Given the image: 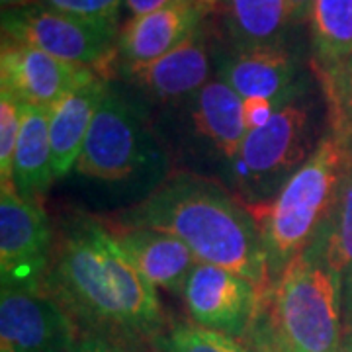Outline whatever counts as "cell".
I'll use <instances>...</instances> for the list:
<instances>
[{"label": "cell", "mask_w": 352, "mask_h": 352, "mask_svg": "<svg viewBox=\"0 0 352 352\" xmlns=\"http://www.w3.org/2000/svg\"><path fill=\"white\" fill-rule=\"evenodd\" d=\"M53 233L45 292L75 323L124 344L155 339L163 327L157 288L135 268L110 227L94 215L67 212Z\"/></svg>", "instance_id": "obj_1"}, {"label": "cell", "mask_w": 352, "mask_h": 352, "mask_svg": "<svg viewBox=\"0 0 352 352\" xmlns=\"http://www.w3.org/2000/svg\"><path fill=\"white\" fill-rule=\"evenodd\" d=\"M112 226L145 227L180 239L204 264H214L270 289L256 217L208 178L176 175L145 200L113 215Z\"/></svg>", "instance_id": "obj_2"}, {"label": "cell", "mask_w": 352, "mask_h": 352, "mask_svg": "<svg viewBox=\"0 0 352 352\" xmlns=\"http://www.w3.org/2000/svg\"><path fill=\"white\" fill-rule=\"evenodd\" d=\"M351 164L349 155L331 135L317 143L305 163L278 190L261 215L270 286L298 254L314 243L333 215Z\"/></svg>", "instance_id": "obj_3"}, {"label": "cell", "mask_w": 352, "mask_h": 352, "mask_svg": "<svg viewBox=\"0 0 352 352\" xmlns=\"http://www.w3.org/2000/svg\"><path fill=\"white\" fill-rule=\"evenodd\" d=\"M263 307L289 352H339L342 280L321 237L302 251L264 294Z\"/></svg>", "instance_id": "obj_4"}, {"label": "cell", "mask_w": 352, "mask_h": 352, "mask_svg": "<svg viewBox=\"0 0 352 352\" xmlns=\"http://www.w3.org/2000/svg\"><path fill=\"white\" fill-rule=\"evenodd\" d=\"M311 112L298 100L280 106L266 126L252 129L235 159L241 188L264 198L286 184L311 153Z\"/></svg>", "instance_id": "obj_5"}, {"label": "cell", "mask_w": 352, "mask_h": 352, "mask_svg": "<svg viewBox=\"0 0 352 352\" xmlns=\"http://www.w3.org/2000/svg\"><path fill=\"white\" fill-rule=\"evenodd\" d=\"M2 38L45 51L67 63L102 71L118 55V28L80 20L43 4L2 12Z\"/></svg>", "instance_id": "obj_6"}, {"label": "cell", "mask_w": 352, "mask_h": 352, "mask_svg": "<svg viewBox=\"0 0 352 352\" xmlns=\"http://www.w3.org/2000/svg\"><path fill=\"white\" fill-rule=\"evenodd\" d=\"M55 233L50 217L34 198L12 182L0 186V282L2 288L45 292L53 261Z\"/></svg>", "instance_id": "obj_7"}, {"label": "cell", "mask_w": 352, "mask_h": 352, "mask_svg": "<svg viewBox=\"0 0 352 352\" xmlns=\"http://www.w3.org/2000/svg\"><path fill=\"white\" fill-rule=\"evenodd\" d=\"M153 159L149 133L131 104L106 87L75 164L88 178L118 182L138 175Z\"/></svg>", "instance_id": "obj_8"}, {"label": "cell", "mask_w": 352, "mask_h": 352, "mask_svg": "<svg viewBox=\"0 0 352 352\" xmlns=\"http://www.w3.org/2000/svg\"><path fill=\"white\" fill-rule=\"evenodd\" d=\"M184 303L196 325L243 340L261 311L264 294L235 272L198 263L184 286Z\"/></svg>", "instance_id": "obj_9"}, {"label": "cell", "mask_w": 352, "mask_h": 352, "mask_svg": "<svg viewBox=\"0 0 352 352\" xmlns=\"http://www.w3.org/2000/svg\"><path fill=\"white\" fill-rule=\"evenodd\" d=\"M75 319L47 292L2 288L0 352H73Z\"/></svg>", "instance_id": "obj_10"}, {"label": "cell", "mask_w": 352, "mask_h": 352, "mask_svg": "<svg viewBox=\"0 0 352 352\" xmlns=\"http://www.w3.org/2000/svg\"><path fill=\"white\" fill-rule=\"evenodd\" d=\"M98 73L67 63L45 51L2 38L0 87L12 92L22 104L51 108L53 104Z\"/></svg>", "instance_id": "obj_11"}, {"label": "cell", "mask_w": 352, "mask_h": 352, "mask_svg": "<svg viewBox=\"0 0 352 352\" xmlns=\"http://www.w3.org/2000/svg\"><path fill=\"white\" fill-rule=\"evenodd\" d=\"M210 53L198 30L175 50L145 63H122V75L161 102L192 98L210 82Z\"/></svg>", "instance_id": "obj_12"}, {"label": "cell", "mask_w": 352, "mask_h": 352, "mask_svg": "<svg viewBox=\"0 0 352 352\" xmlns=\"http://www.w3.org/2000/svg\"><path fill=\"white\" fill-rule=\"evenodd\" d=\"M217 73L241 98H268L278 106L296 98L298 69L282 45L233 51L219 59Z\"/></svg>", "instance_id": "obj_13"}, {"label": "cell", "mask_w": 352, "mask_h": 352, "mask_svg": "<svg viewBox=\"0 0 352 352\" xmlns=\"http://www.w3.org/2000/svg\"><path fill=\"white\" fill-rule=\"evenodd\" d=\"M206 14L198 0H178L157 12L129 18L118 32V53L124 63L153 61L196 34Z\"/></svg>", "instance_id": "obj_14"}, {"label": "cell", "mask_w": 352, "mask_h": 352, "mask_svg": "<svg viewBox=\"0 0 352 352\" xmlns=\"http://www.w3.org/2000/svg\"><path fill=\"white\" fill-rule=\"evenodd\" d=\"M108 227L149 284L175 294L184 292L192 270L200 261L182 241L145 227Z\"/></svg>", "instance_id": "obj_15"}, {"label": "cell", "mask_w": 352, "mask_h": 352, "mask_svg": "<svg viewBox=\"0 0 352 352\" xmlns=\"http://www.w3.org/2000/svg\"><path fill=\"white\" fill-rule=\"evenodd\" d=\"M104 92L106 82L100 75H96L65 94L50 108V139L55 178H63L71 173V168H75Z\"/></svg>", "instance_id": "obj_16"}, {"label": "cell", "mask_w": 352, "mask_h": 352, "mask_svg": "<svg viewBox=\"0 0 352 352\" xmlns=\"http://www.w3.org/2000/svg\"><path fill=\"white\" fill-rule=\"evenodd\" d=\"M190 118L196 133L208 139L227 161H235L249 129L243 118V98L221 78L210 80L190 98Z\"/></svg>", "instance_id": "obj_17"}, {"label": "cell", "mask_w": 352, "mask_h": 352, "mask_svg": "<svg viewBox=\"0 0 352 352\" xmlns=\"http://www.w3.org/2000/svg\"><path fill=\"white\" fill-rule=\"evenodd\" d=\"M55 180L50 139V108L22 104L10 182L25 198H38Z\"/></svg>", "instance_id": "obj_18"}, {"label": "cell", "mask_w": 352, "mask_h": 352, "mask_svg": "<svg viewBox=\"0 0 352 352\" xmlns=\"http://www.w3.org/2000/svg\"><path fill=\"white\" fill-rule=\"evenodd\" d=\"M217 10L237 50L282 45L292 22L286 0H219Z\"/></svg>", "instance_id": "obj_19"}, {"label": "cell", "mask_w": 352, "mask_h": 352, "mask_svg": "<svg viewBox=\"0 0 352 352\" xmlns=\"http://www.w3.org/2000/svg\"><path fill=\"white\" fill-rule=\"evenodd\" d=\"M309 18L317 65L352 55V0H314Z\"/></svg>", "instance_id": "obj_20"}, {"label": "cell", "mask_w": 352, "mask_h": 352, "mask_svg": "<svg viewBox=\"0 0 352 352\" xmlns=\"http://www.w3.org/2000/svg\"><path fill=\"white\" fill-rule=\"evenodd\" d=\"M317 67L327 100L329 135L339 143L352 161V55L337 63Z\"/></svg>", "instance_id": "obj_21"}, {"label": "cell", "mask_w": 352, "mask_h": 352, "mask_svg": "<svg viewBox=\"0 0 352 352\" xmlns=\"http://www.w3.org/2000/svg\"><path fill=\"white\" fill-rule=\"evenodd\" d=\"M319 237L325 245L333 270L342 280V289L352 288V161L346 168L333 215Z\"/></svg>", "instance_id": "obj_22"}, {"label": "cell", "mask_w": 352, "mask_h": 352, "mask_svg": "<svg viewBox=\"0 0 352 352\" xmlns=\"http://www.w3.org/2000/svg\"><path fill=\"white\" fill-rule=\"evenodd\" d=\"M164 352H247L241 340L196 323L176 325L163 340Z\"/></svg>", "instance_id": "obj_23"}, {"label": "cell", "mask_w": 352, "mask_h": 352, "mask_svg": "<svg viewBox=\"0 0 352 352\" xmlns=\"http://www.w3.org/2000/svg\"><path fill=\"white\" fill-rule=\"evenodd\" d=\"M22 124V102L0 88V178L2 182H10L16 143Z\"/></svg>", "instance_id": "obj_24"}, {"label": "cell", "mask_w": 352, "mask_h": 352, "mask_svg": "<svg viewBox=\"0 0 352 352\" xmlns=\"http://www.w3.org/2000/svg\"><path fill=\"white\" fill-rule=\"evenodd\" d=\"M39 4L80 20L118 28V12L124 0H39Z\"/></svg>", "instance_id": "obj_25"}, {"label": "cell", "mask_w": 352, "mask_h": 352, "mask_svg": "<svg viewBox=\"0 0 352 352\" xmlns=\"http://www.w3.org/2000/svg\"><path fill=\"white\" fill-rule=\"evenodd\" d=\"M241 342L245 344L247 352H289L284 340L280 339L276 329L272 327L270 317L263 305H261V311L256 315L252 327L249 329V333Z\"/></svg>", "instance_id": "obj_26"}, {"label": "cell", "mask_w": 352, "mask_h": 352, "mask_svg": "<svg viewBox=\"0 0 352 352\" xmlns=\"http://www.w3.org/2000/svg\"><path fill=\"white\" fill-rule=\"evenodd\" d=\"M280 108L268 98H243V118L249 131L266 126Z\"/></svg>", "instance_id": "obj_27"}, {"label": "cell", "mask_w": 352, "mask_h": 352, "mask_svg": "<svg viewBox=\"0 0 352 352\" xmlns=\"http://www.w3.org/2000/svg\"><path fill=\"white\" fill-rule=\"evenodd\" d=\"M73 352H129L127 344L120 340L104 337L98 333H85L80 335Z\"/></svg>", "instance_id": "obj_28"}, {"label": "cell", "mask_w": 352, "mask_h": 352, "mask_svg": "<svg viewBox=\"0 0 352 352\" xmlns=\"http://www.w3.org/2000/svg\"><path fill=\"white\" fill-rule=\"evenodd\" d=\"M175 2H178V0H124L127 12L131 14V18L157 12V10L166 8V6H170V4H175Z\"/></svg>", "instance_id": "obj_29"}, {"label": "cell", "mask_w": 352, "mask_h": 352, "mask_svg": "<svg viewBox=\"0 0 352 352\" xmlns=\"http://www.w3.org/2000/svg\"><path fill=\"white\" fill-rule=\"evenodd\" d=\"M288 2L292 22H302L307 16H311L314 0H286Z\"/></svg>", "instance_id": "obj_30"}, {"label": "cell", "mask_w": 352, "mask_h": 352, "mask_svg": "<svg viewBox=\"0 0 352 352\" xmlns=\"http://www.w3.org/2000/svg\"><path fill=\"white\" fill-rule=\"evenodd\" d=\"M339 352H352V309H344L342 319V340Z\"/></svg>", "instance_id": "obj_31"}, {"label": "cell", "mask_w": 352, "mask_h": 352, "mask_svg": "<svg viewBox=\"0 0 352 352\" xmlns=\"http://www.w3.org/2000/svg\"><path fill=\"white\" fill-rule=\"evenodd\" d=\"M0 2H2V8H4V10H16V8L34 6L38 0H0Z\"/></svg>", "instance_id": "obj_32"}, {"label": "cell", "mask_w": 352, "mask_h": 352, "mask_svg": "<svg viewBox=\"0 0 352 352\" xmlns=\"http://www.w3.org/2000/svg\"><path fill=\"white\" fill-rule=\"evenodd\" d=\"M342 305L344 309H352V288L342 289Z\"/></svg>", "instance_id": "obj_33"}]
</instances>
